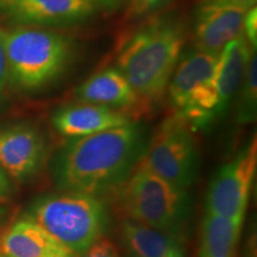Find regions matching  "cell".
<instances>
[{
    "label": "cell",
    "instance_id": "obj_1",
    "mask_svg": "<svg viewBox=\"0 0 257 257\" xmlns=\"http://www.w3.org/2000/svg\"><path fill=\"white\" fill-rule=\"evenodd\" d=\"M141 152L142 131L136 123L74 138L57 162V185L64 191L104 197L126 181Z\"/></svg>",
    "mask_w": 257,
    "mask_h": 257
},
{
    "label": "cell",
    "instance_id": "obj_2",
    "mask_svg": "<svg viewBox=\"0 0 257 257\" xmlns=\"http://www.w3.org/2000/svg\"><path fill=\"white\" fill-rule=\"evenodd\" d=\"M185 42V29L176 19L160 18L138 29L120 48L118 69L141 105L148 107L165 96Z\"/></svg>",
    "mask_w": 257,
    "mask_h": 257
},
{
    "label": "cell",
    "instance_id": "obj_3",
    "mask_svg": "<svg viewBox=\"0 0 257 257\" xmlns=\"http://www.w3.org/2000/svg\"><path fill=\"white\" fill-rule=\"evenodd\" d=\"M115 199L124 218L184 242L191 216V199L186 189L169 184L137 163L115 191Z\"/></svg>",
    "mask_w": 257,
    "mask_h": 257
},
{
    "label": "cell",
    "instance_id": "obj_4",
    "mask_svg": "<svg viewBox=\"0 0 257 257\" xmlns=\"http://www.w3.org/2000/svg\"><path fill=\"white\" fill-rule=\"evenodd\" d=\"M30 217L75 256L104 237L110 223L100 198L72 191L41 198Z\"/></svg>",
    "mask_w": 257,
    "mask_h": 257
},
{
    "label": "cell",
    "instance_id": "obj_5",
    "mask_svg": "<svg viewBox=\"0 0 257 257\" xmlns=\"http://www.w3.org/2000/svg\"><path fill=\"white\" fill-rule=\"evenodd\" d=\"M9 75L19 87L36 89L62 72L72 55L70 42L57 32L16 29L4 34Z\"/></svg>",
    "mask_w": 257,
    "mask_h": 257
},
{
    "label": "cell",
    "instance_id": "obj_6",
    "mask_svg": "<svg viewBox=\"0 0 257 257\" xmlns=\"http://www.w3.org/2000/svg\"><path fill=\"white\" fill-rule=\"evenodd\" d=\"M218 56L199 50L189 53L178 64L167 88L175 115L193 128L217 118L213 79Z\"/></svg>",
    "mask_w": 257,
    "mask_h": 257
},
{
    "label": "cell",
    "instance_id": "obj_7",
    "mask_svg": "<svg viewBox=\"0 0 257 257\" xmlns=\"http://www.w3.org/2000/svg\"><path fill=\"white\" fill-rule=\"evenodd\" d=\"M138 163L169 184L187 191L197 180L199 168L191 126L178 115L167 118L150 138Z\"/></svg>",
    "mask_w": 257,
    "mask_h": 257
},
{
    "label": "cell",
    "instance_id": "obj_8",
    "mask_svg": "<svg viewBox=\"0 0 257 257\" xmlns=\"http://www.w3.org/2000/svg\"><path fill=\"white\" fill-rule=\"evenodd\" d=\"M256 137L221 166L208 185L205 213L243 223L256 175Z\"/></svg>",
    "mask_w": 257,
    "mask_h": 257
},
{
    "label": "cell",
    "instance_id": "obj_9",
    "mask_svg": "<svg viewBox=\"0 0 257 257\" xmlns=\"http://www.w3.org/2000/svg\"><path fill=\"white\" fill-rule=\"evenodd\" d=\"M46 154L43 137L30 125L0 130V167L10 178L23 181L40 169Z\"/></svg>",
    "mask_w": 257,
    "mask_h": 257
},
{
    "label": "cell",
    "instance_id": "obj_10",
    "mask_svg": "<svg viewBox=\"0 0 257 257\" xmlns=\"http://www.w3.org/2000/svg\"><path fill=\"white\" fill-rule=\"evenodd\" d=\"M248 11L239 6L201 4L195 18L197 50L219 55L229 42L244 35V17Z\"/></svg>",
    "mask_w": 257,
    "mask_h": 257
},
{
    "label": "cell",
    "instance_id": "obj_11",
    "mask_svg": "<svg viewBox=\"0 0 257 257\" xmlns=\"http://www.w3.org/2000/svg\"><path fill=\"white\" fill-rule=\"evenodd\" d=\"M0 257H76L32 218L23 217L0 232Z\"/></svg>",
    "mask_w": 257,
    "mask_h": 257
},
{
    "label": "cell",
    "instance_id": "obj_12",
    "mask_svg": "<svg viewBox=\"0 0 257 257\" xmlns=\"http://www.w3.org/2000/svg\"><path fill=\"white\" fill-rule=\"evenodd\" d=\"M130 123L126 113L107 106L81 101L63 106L53 117V125L57 133L70 138L85 137Z\"/></svg>",
    "mask_w": 257,
    "mask_h": 257
},
{
    "label": "cell",
    "instance_id": "obj_13",
    "mask_svg": "<svg viewBox=\"0 0 257 257\" xmlns=\"http://www.w3.org/2000/svg\"><path fill=\"white\" fill-rule=\"evenodd\" d=\"M251 55L252 48L244 35L229 42L220 51L213 79L217 95V117L226 111L239 91Z\"/></svg>",
    "mask_w": 257,
    "mask_h": 257
},
{
    "label": "cell",
    "instance_id": "obj_14",
    "mask_svg": "<svg viewBox=\"0 0 257 257\" xmlns=\"http://www.w3.org/2000/svg\"><path fill=\"white\" fill-rule=\"evenodd\" d=\"M75 98L81 102L107 106L123 113L141 105L136 93L118 68H107L91 76L76 88Z\"/></svg>",
    "mask_w": 257,
    "mask_h": 257
},
{
    "label": "cell",
    "instance_id": "obj_15",
    "mask_svg": "<svg viewBox=\"0 0 257 257\" xmlns=\"http://www.w3.org/2000/svg\"><path fill=\"white\" fill-rule=\"evenodd\" d=\"M4 4L17 21L29 23H70L94 10L93 0H4Z\"/></svg>",
    "mask_w": 257,
    "mask_h": 257
},
{
    "label": "cell",
    "instance_id": "obj_16",
    "mask_svg": "<svg viewBox=\"0 0 257 257\" xmlns=\"http://www.w3.org/2000/svg\"><path fill=\"white\" fill-rule=\"evenodd\" d=\"M120 242L130 257H186L182 243L165 232L124 218Z\"/></svg>",
    "mask_w": 257,
    "mask_h": 257
},
{
    "label": "cell",
    "instance_id": "obj_17",
    "mask_svg": "<svg viewBox=\"0 0 257 257\" xmlns=\"http://www.w3.org/2000/svg\"><path fill=\"white\" fill-rule=\"evenodd\" d=\"M243 223L204 214L199 230L197 257H237Z\"/></svg>",
    "mask_w": 257,
    "mask_h": 257
},
{
    "label": "cell",
    "instance_id": "obj_18",
    "mask_svg": "<svg viewBox=\"0 0 257 257\" xmlns=\"http://www.w3.org/2000/svg\"><path fill=\"white\" fill-rule=\"evenodd\" d=\"M240 96L237 106V121L249 124L256 119L257 108V57L252 54L250 57L245 75L240 85Z\"/></svg>",
    "mask_w": 257,
    "mask_h": 257
},
{
    "label": "cell",
    "instance_id": "obj_19",
    "mask_svg": "<svg viewBox=\"0 0 257 257\" xmlns=\"http://www.w3.org/2000/svg\"><path fill=\"white\" fill-rule=\"evenodd\" d=\"M76 257H120L117 244L104 236Z\"/></svg>",
    "mask_w": 257,
    "mask_h": 257
},
{
    "label": "cell",
    "instance_id": "obj_20",
    "mask_svg": "<svg viewBox=\"0 0 257 257\" xmlns=\"http://www.w3.org/2000/svg\"><path fill=\"white\" fill-rule=\"evenodd\" d=\"M244 36L249 42L250 47L256 50L257 47V9H250L244 17Z\"/></svg>",
    "mask_w": 257,
    "mask_h": 257
},
{
    "label": "cell",
    "instance_id": "obj_21",
    "mask_svg": "<svg viewBox=\"0 0 257 257\" xmlns=\"http://www.w3.org/2000/svg\"><path fill=\"white\" fill-rule=\"evenodd\" d=\"M9 78V66L6 59L5 43H4V32L0 31V94L4 89L6 81Z\"/></svg>",
    "mask_w": 257,
    "mask_h": 257
},
{
    "label": "cell",
    "instance_id": "obj_22",
    "mask_svg": "<svg viewBox=\"0 0 257 257\" xmlns=\"http://www.w3.org/2000/svg\"><path fill=\"white\" fill-rule=\"evenodd\" d=\"M163 2H166V0H134L131 12L135 15L144 14V12L150 11V10L162 4Z\"/></svg>",
    "mask_w": 257,
    "mask_h": 257
},
{
    "label": "cell",
    "instance_id": "obj_23",
    "mask_svg": "<svg viewBox=\"0 0 257 257\" xmlns=\"http://www.w3.org/2000/svg\"><path fill=\"white\" fill-rule=\"evenodd\" d=\"M257 0H200V4H217V5H230L239 6L246 10L255 8Z\"/></svg>",
    "mask_w": 257,
    "mask_h": 257
},
{
    "label": "cell",
    "instance_id": "obj_24",
    "mask_svg": "<svg viewBox=\"0 0 257 257\" xmlns=\"http://www.w3.org/2000/svg\"><path fill=\"white\" fill-rule=\"evenodd\" d=\"M11 193V182H10L9 176L0 167V200H5Z\"/></svg>",
    "mask_w": 257,
    "mask_h": 257
},
{
    "label": "cell",
    "instance_id": "obj_25",
    "mask_svg": "<svg viewBox=\"0 0 257 257\" xmlns=\"http://www.w3.org/2000/svg\"><path fill=\"white\" fill-rule=\"evenodd\" d=\"M8 218H9V208L3 206V205H0V227L6 223Z\"/></svg>",
    "mask_w": 257,
    "mask_h": 257
},
{
    "label": "cell",
    "instance_id": "obj_26",
    "mask_svg": "<svg viewBox=\"0 0 257 257\" xmlns=\"http://www.w3.org/2000/svg\"><path fill=\"white\" fill-rule=\"evenodd\" d=\"M100 2H102V3H104V4L111 5V4H113V3L115 2V0H100Z\"/></svg>",
    "mask_w": 257,
    "mask_h": 257
},
{
    "label": "cell",
    "instance_id": "obj_27",
    "mask_svg": "<svg viewBox=\"0 0 257 257\" xmlns=\"http://www.w3.org/2000/svg\"><path fill=\"white\" fill-rule=\"evenodd\" d=\"M0 202H2V200H0Z\"/></svg>",
    "mask_w": 257,
    "mask_h": 257
}]
</instances>
